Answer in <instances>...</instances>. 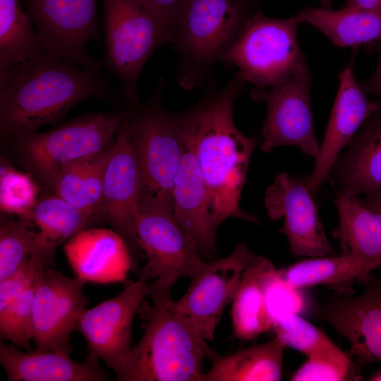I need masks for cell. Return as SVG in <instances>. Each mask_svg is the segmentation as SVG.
<instances>
[{"mask_svg":"<svg viewBox=\"0 0 381 381\" xmlns=\"http://www.w3.org/2000/svg\"><path fill=\"white\" fill-rule=\"evenodd\" d=\"M344 6L381 11V0H346Z\"/></svg>","mask_w":381,"mask_h":381,"instance_id":"cell-39","label":"cell"},{"mask_svg":"<svg viewBox=\"0 0 381 381\" xmlns=\"http://www.w3.org/2000/svg\"><path fill=\"white\" fill-rule=\"evenodd\" d=\"M361 200L370 208L381 211V190L370 192Z\"/></svg>","mask_w":381,"mask_h":381,"instance_id":"cell-40","label":"cell"},{"mask_svg":"<svg viewBox=\"0 0 381 381\" xmlns=\"http://www.w3.org/2000/svg\"><path fill=\"white\" fill-rule=\"evenodd\" d=\"M379 268L377 265L341 254L304 259L277 270L279 283L291 289L326 285L334 291H353L360 278Z\"/></svg>","mask_w":381,"mask_h":381,"instance_id":"cell-26","label":"cell"},{"mask_svg":"<svg viewBox=\"0 0 381 381\" xmlns=\"http://www.w3.org/2000/svg\"><path fill=\"white\" fill-rule=\"evenodd\" d=\"M47 52L19 0H0V71Z\"/></svg>","mask_w":381,"mask_h":381,"instance_id":"cell-30","label":"cell"},{"mask_svg":"<svg viewBox=\"0 0 381 381\" xmlns=\"http://www.w3.org/2000/svg\"><path fill=\"white\" fill-rule=\"evenodd\" d=\"M23 217L31 222L35 231L32 255L47 267H54L59 246L97 222L56 194L40 197Z\"/></svg>","mask_w":381,"mask_h":381,"instance_id":"cell-24","label":"cell"},{"mask_svg":"<svg viewBox=\"0 0 381 381\" xmlns=\"http://www.w3.org/2000/svg\"><path fill=\"white\" fill-rule=\"evenodd\" d=\"M151 274L147 265L138 279L122 291L80 315L76 329L84 337L90 353L104 361L116 374L131 349V331L135 315L147 296Z\"/></svg>","mask_w":381,"mask_h":381,"instance_id":"cell-14","label":"cell"},{"mask_svg":"<svg viewBox=\"0 0 381 381\" xmlns=\"http://www.w3.org/2000/svg\"><path fill=\"white\" fill-rule=\"evenodd\" d=\"M161 78L144 104L123 109L134 143L142 178L140 203L172 214L173 188L185 150L176 114L162 104Z\"/></svg>","mask_w":381,"mask_h":381,"instance_id":"cell-6","label":"cell"},{"mask_svg":"<svg viewBox=\"0 0 381 381\" xmlns=\"http://www.w3.org/2000/svg\"><path fill=\"white\" fill-rule=\"evenodd\" d=\"M327 180L339 192L359 197L381 190V114L370 116L339 155Z\"/></svg>","mask_w":381,"mask_h":381,"instance_id":"cell-22","label":"cell"},{"mask_svg":"<svg viewBox=\"0 0 381 381\" xmlns=\"http://www.w3.org/2000/svg\"><path fill=\"white\" fill-rule=\"evenodd\" d=\"M104 6L103 66L119 78L125 107L140 104L137 90L143 68L173 35L162 17L144 0H102Z\"/></svg>","mask_w":381,"mask_h":381,"instance_id":"cell-7","label":"cell"},{"mask_svg":"<svg viewBox=\"0 0 381 381\" xmlns=\"http://www.w3.org/2000/svg\"><path fill=\"white\" fill-rule=\"evenodd\" d=\"M299 23L296 16L279 19L254 12L224 61L234 64L243 80L255 87L282 83L306 61L296 35Z\"/></svg>","mask_w":381,"mask_h":381,"instance_id":"cell-8","label":"cell"},{"mask_svg":"<svg viewBox=\"0 0 381 381\" xmlns=\"http://www.w3.org/2000/svg\"><path fill=\"white\" fill-rule=\"evenodd\" d=\"M372 381H381V370L377 371L373 374L368 379Z\"/></svg>","mask_w":381,"mask_h":381,"instance_id":"cell-42","label":"cell"},{"mask_svg":"<svg viewBox=\"0 0 381 381\" xmlns=\"http://www.w3.org/2000/svg\"><path fill=\"white\" fill-rule=\"evenodd\" d=\"M31 258L34 264V350L72 349L69 340L88 303L84 291L87 282L78 276H66L54 267H47L33 256Z\"/></svg>","mask_w":381,"mask_h":381,"instance_id":"cell-11","label":"cell"},{"mask_svg":"<svg viewBox=\"0 0 381 381\" xmlns=\"http://www.w3.org/2000/svg\"><path fill=\"white\" fill-rule=\"evenodd\" d=\"M339 216L333 237L341 255L381 267V211L365 205L359 197L336 192Z\"/></svg>","mask_w":381,"mask_h":381,"instance_id":"cell-25","label":"cell"},{"mask_svg":"<svg viewBox=\"0 0 381 381\" xmlns=\"http://www.w3.org/2000/svg\"><path fill=\"white\" fill-rule=\"evenodd\" d=\"M185 150L173 188L172 215L195 242L200 253H215L216 228L210 193L190 142Z\"/></svg>","mask_w":381,"mask_h":381,"instance_id":"cell-19","label":"cell"},{"mask_svg":"<svg viewBox=\"0 0 381 381\" xmlns=\"http://www.w3.org/2000/svg\"><path fill=\"white\" fill-rule=\"evenodd\" d=\"M111 148L65 169L52 189L54 194L97 222L101 220L103 178Z\"/></svg>","mask_w":381,"mask_h":381,"instance_id":"cell-29","label":"cell"},{"mask_svg":"<svg viewBox=\"0 0 381 381\" xmlns=\"http://www.w3.org/2000/svg\"><path fill=\"white\" fill-rule=\"evenodd\" d=\"M40 186L28 172L2 161L0 167V209L8 215L23 217L39 199Z\"/></svg>","mask_w":381,"mask_h":381,"instance_id":"cell-33","label":"cell"},{"mask_svg":"<svg viewBox=\"0 0 381 381\" xmlns=\"http://www.w3.org/2000/svg\"><path fill=\"white\" fill-rule=\"evenodd\" d=\"M286 346L278 338L217 357L202 381H279Z\"/></svg>","mask_w":381,"mask_h":381,"instance_id":"cell-28","label":"cell"},{"mask_svg":"<svg viewBox=\"0 0 381 381\" xmlns=\"http://www.w3.org/2000/svg\"><path fill=\"white\" fill-rule=\"evenodd\" d=\"M245 83L238 72L223 87L214 82L195 106L176 114L208 187L217 229L231 217L257 220L240 206L250 159L258 145L234 122V104Z\"/></svg>","mask_w":381,"mask_h":381,"instance_id":"cell-1","label":"cell"},{"mask_svg":"<svg viewBox=\"0 0 381 381\" xmlns=\"http://www.w3.org/2000/svg\"><path fill=\"white\" fill-rule=\"evenodd\" d=\"M277 281V270L271 260L254 254L231 301L233 329L237 338L254 340L261 334L272 330L268 295Z\"/></svg>","mask_w":381,"mask_h":381,"instance_id":"cell-23","label":"cell"},{"mask_svg":"<svg viewBox=\"0 0 381 381\" xmlns=\"http://www.w3.org/2000/svg\"><path fill=\"white\" fill-rule=\"evenodd\" d=\"M22 1L47 52L85 71L101 73L103 62L87 51L89 42H101L97 16L99 0Z\"/></svg>","mask_w":381,"mask_h":381,"instance_id":"cell-9","label":"cell"},{"mask_svg":"<svg viewBox=\"0 0 381 381\" xmlns=\"http://www.w3.org/2000/svg\"><path fill=\"white\" fill-rule=\"evenodd\" d=\"M95 98L117 107L125 100L101 73L85 71L47 52L0 71L2 138L56 125L78 102ZM125 102V101H124Z\"/></svg>","mask_w":381,"mask_h":381,"instance_id":"cell-2","label":"cell"},{"mask_svg":"<svg viewBox=\"0 0 381 381\" xmlns=\"http://www.w3.org/2000/svg\"><path fill=\"white\" fill-rule=\"evenodd\" d=\"M300 23L316 28L337 47H353L381 40V11L344 6L340 10L305 6Z\"/></svg>","mask_w":381,"mask_h":381,"instance_id":"cell-27","label":"cell"},{"mask_svg":"<svg viewBox=\"0 0 381 381\" xmlns=\"http://www.w3.org/2000/svg\"><path fill=\"white\" fill-rule=\"evenodd\" d=\"M123 116V109L91 113L47 131L18 133L3 140L26 171L40 186L52 190L65 169L111 147Z\"/></svg>","mask_w":381,"mask_h":381,"instance_id":"cell-5","label":"cell"},{"mask_svg":"<svg viewBox=\"0 0 381 381\" xmlns=\"http://www.w3.org/2000/svg\"><path fill=\"white\" fill-rule=\"evenodd\" d=\"M356 282L361 294L334 291L317 315L347 339L350 357L362 368L381 362V278L370 272Z\"/></svg>","mask_w":381,"mask_h":381,"instance_id":"cell-15","label":"cell"},{"mask_svg":"<svg viewBox=\"0 0 381 381\" xmlns=\"http://www.w3.org/2000/svg\"><path fill=\"white\" fill-rule=\"evenodd\" d=\"M293 381L362 380L361 368L334 341L307 356L291 377Z\"/></svg>","mask_w":381,"mask_h":381,"instance_id":"cell-31","label":"cell"},{"mask_svg":"<svg viewBox=\"0 0 381 381\" xmlns=\"http://www.w3.org/2000/svg\"><path fill=\"white\" fill-rule=\"evenodd\" d=\"M138 245L147 258L150 284L172 289L181 277L192 279L205 264L194 240L170 213L139 204L133 220Z\"/></svg>","mask_w":381,"mask_h":381,"instance_id":"cell-12","label":"cell"},{"mask_svg":"<svg viewBox=\"0 0 381 381\" xmlns=\"http://www.w3.org/2000/svg\"><path fill=\"white\" fill-rule=\"evenodd\" d=\"M138 313L143 334L118 371L119 381H202V364L216 356L206 340L170 308L171 289L147 283Z\"/></svg>","mask_w":381,"mask_h":381,"instance_id":"cell-3","label":"cell"},{"mask_svg":"<svg viewBox=\"0 0 381 381\" xmlns=\"http://www.w3.org/2000/svg\"><path fill=\"white\" fill-rule=\"evenodd\" d=\"M331 3L332 0H320V4L322 5V8H331Z\"/></svg>","mask_w":381,"mask_h":381,"instance_id":"cell-43","label":"cell"},{"mask_svg":"<svg viewBox=\"0 0 381 381\" xmlns=\"http://www.w3.org/2000/svg\"><path fill=\"white\" fill-rule=\"evenodd\" d=\"M238 1L243 4H244L245 6H246L247 7L250 8V9L256 11L255 6L257 2V0H238Z\"/></svg>","mask_w":381,"mask_h":381,"instance_id":"cell-41","label":"cell"},{"mask_svg":"<svg viewBox=\"0 0 381 381\" xmlns=\"http://www.w3.org/2000/svg\"><path fill=\"white\" fill-rule=\"evenodd\" d=\"M272 330L286 346L310 356L328 346L332 341L320 328L291 312L274 313Z\"/></svg>","mask_w":381,"mask_h":381,"instance_id":"cell-34","label":"cell"},{"mask_svg":"<svg viewBox=\"0 0 381 381\" xmlns=\"http://www.w3.org/2000/svg\"><path fill=\"white\" fill-rule=\"evenodd\" d=\"M144 1L162 17L170 29L174 37L176 26L188 0Z\"/></svg>","mask_w":381,"mask_h":381,"instance_id":"cell-37","label":"cell"},{"mask_svg":"<svg viewBox=\"0 0 381 381\" xmlns=\"http://www.w3.org/2000/svg\"><path fill=\"white\" fill-rule=\"evenodd\" d=\"M141 195L140 167L124 111L104 169L99 215L101 220L109 223L123 238L135 267L142 253L133 227Z\"/></svg>","mask_w":381,"mask_h":381,"instance_id":"cell-16","label":"cell"},{"mask_svg":"<svg viewBox=\"0 0 381 381\" xmlns=\"http://www.w3.org/2000/svg\"><path fill=\"white\" fill-rule=\"evenodd\" d=\"M35 231L26 218L6 219L0 226V280L27 265L35 251Z\"/></svg>","mask_w":381,"mask_h":381,"instance_id":"cell-32","label":"cell"},{"mask_svg":"<svg viewBox=\"0 0 381 381\" xmlns=\"http://www.w3.org/2000/svg\"><path fill=\"white\" fill-rule=\"evenodd\" d=\"M64 253L76 276L87 282H121L135 267L126 242L115 230L85 229L65 243Z\"/></svg>","mask_w":381,"mask_h":381,"instance_id":"cell-20","label":"cell"},{"mask_svg":"<svg viewBox=\"0 0 381 381\" xmlns=\"http://www.w3.org/2000/svg\"><path fill=\"white\" fill-rule=\"evenodd\" d=\"M257 11L238 0H188L171 43L180 86L191 90L214 83L216 64Z\"/></svg>","mask_w":381,"mask_h":381,"instance_id":"cell-4","label":"cell"},{"mask_svg":"<svg viewBox=\"0 0 381 381\" xmlns=\"http://www.w3.org/2000/svg\"><path fill=\"white\" fill-rule=\"evenodd\" d=\"M72 349L26 351L0 341V363L9 381H107L109 373L88 353L83 362L72 359Z\"/></svg>","mask_w":381,"mask_h":381,"instance_id":"cell-21","label":"cell"},{"mask_svg":"<svg viewBox=\"0 0 381 381\" xmlns=\"http://www.w3.org/2000/svg\"><path fill=\"white\" fill-rule=\"evenodd\" d=\"M312 76L306 61L300 64L289 78L272 87H255L251 99L265 102L267 116L262 128L261 149L269 152L280 146L300 148L305 154L318 156L317 139L310 102Z\"/></svg>","mask_w":381,"mask_h":381,"instance_id":"cell-10","label":"cell"},{"mask_svg":"<svg viewBox=\"0 0 381 381\" xmlns=\"http://www.w3.org/2000/svg\"><path fill=\"white\" fill-rule=\"evenodd\" d=\"M306 176L280 173L266 190L265 205L273 220L284 219L279 232L291 253L300 257L337 255L325 232Z\"/></svg>","mask_w":381,"mask_h":381,"instance_id":"cell-17","label":"cell"},{"mask_svg":"<svg viewBox=\"0 0 381 381\" xmlns=\"http://www.w3.org/2000/svg\"><path fill=\"white\" fill-rule=\"evenodd\" d=\"M377 42H379L377 49L380 52L377 66L373 75L367 80L359 83V85L365 92L381 96V40Z\"/></svg>","mask_w":381,"mask_h":381,"instance_id":"cell-38","label":"cell"},{"mask_svg":"<svg viewBox=\"0 0 381 381\" xmlns=\"http://www.w3.org/2000/svg\"><path fill=\"white\" fill-rule=\"evenodd\" d=\"M34 264L32 258L23 269L0 280V311L4 310L32 282Z\"/></svg>","mask_w":381,"mask_h":381,"instance_id":"cell-36","label":"cell"},{"mask_svg":"<svg viewBox=\"0 0 381 381\" xmlns=\"http://www.w3.org/2000/svg\"><path fill=\"white\" fill-rule=\"evenodd\" d=\"M243 242L228 256L205 262L183 296L170 308L205 340H213L226 306L232 301L243 272L254 255Z\"/></svg>","mask_w":381,"mask_h":381,"instance_id":"cell-13","label":"cell"},{"mask_svg":"<svg viewBox=\"0 0 381 381\" xmlns=\"http://www.w3.org/2000/svg\"><path fill=\"white\" fill-rule=\"evenodd\" d=\"M353 59L339 74V85L323 141L311 174L306 176L313 195L327 180L331 168L342 149L373 114L380 111L378 102L369 101L353 73Z\"/></svg>","mask_w":381,"mask_h":381,"instance_id":"cell-18","label":"cell"},{"mask_svg":"<svg viewBox=\"0 0 381 381\" xmlns=\"http://www.w3.org/2000/svg\"><path fill=\"white\" fill-rule=\"evenodd\" d=\"M34 287L32 282L0 311V337L19 349L30 350L33 339Z\"/></svg>","mask_w":381,"mask_h":381,"instance_id":"cell-35","label":"cell"}]
</instances>
